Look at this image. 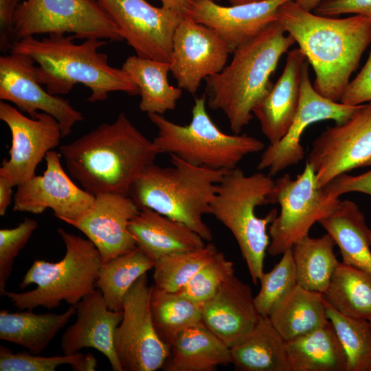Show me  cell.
<instances>
[{"instance_id": "cell-1", "label": "cell", "mask_w": 371, "mask_h": 371, "mask_svg": "<svg viewBox=\"0 0 371 371\" xmlns=\"http://www.w3.org/2000/svg\"><path fill=\"white\" fill-rule=\"evenodd\" d=\"M304 54L315 74L314 89L340 102L350 76L371 43V21L355 14L346 18L322 16L295 0L280 6L278 20Z\"/></svg>"}, {"instance_id": "cell-2", "label": "cell", "mask_w": 371, "mask_h": 371, "mask_svg": "<svg viewBox=\"0 0 371 371\" xmlns=\"http://www.w3.org/2000/svg\"><path fill=\"white\" fill-rule=\"evenodd\" d=\"M59 150L71 177L94 196H128L137 177L160 154L124 112L113 122L100 124Z\"/></svg>"}, {"instance_id": "cell-3", "label": "cell", "mask_w": 371, "mask_h": 371, "mask_svg": "<svg viewBox=\"0 0 371 371\" xmlns=\"http://www.w3.org/2000/svg\"><path fill=\"white\" fill-rule=\"evenodd\" d=\"M75 39L66 34H49L41 40L30 36L14 42L9 52L25 54L38 63L37 80L54 95L69 93L78 83L91 90L90 102L104 101L111 92L139 94L122 69L111 67L107 55L99 52L106 41L88 38L76 44Z\"/></svg>"}, {"instance_id": "cell-4", "label": "cell", "mask_w": 371, "mask_h": 371, "mask_svg": "<svg viewBox=\"0 0 371 371\" xmlns=\"http://www.w3.org/2000/svg\"><path fill=\"white\" fill-rule=\"evenodd\" d=\"M295 43L276 21L238 47L229 64L205 79L208 106L225 115L234 133L249 124L254 107L272 87L270 77L281 56Z\"/></svg>"}, {"instance_id": "cell-5", "label": "cell", "mask_w": 371, "mask_h": 371, "mask_svg": "<svg viewBox=\"0 0 371 371\" xmlns=\"http://www.w3.org/2000/svg\"><path fill=\"white\" fill-rule=\"evenodd\" d=\"M172 166L153 164L144 169L128 192L139 208L148 207L183 223L205 241L213 238L203 216L210 214L218 184L229 170L192 165L170 155Z\"/></svg>"}, {"instance_id": "cell-6", "label": "cell", "mask_w": 371, "mask_h": 371, "mask_svg": "<svg viewBox=\"0 0 371 371\" xmlns=\"http://www.w3.org/2000/svg\"><path fill=\"white\" fill-rule=\"evenodd\" d=\"M273 184L269 175H247L236 167L224 175L210 207V214L235 238L255 284L264 273V260L270 243L267 227L278 215L277 210L272 209L260 218L256 208L269 204Z\"/></svg>"}, {"instance_id": "cell-7", "label": "cell", "mask_w": 371, "mask_h": 371, "mask_svg": "<svg viewBox=\"0 0 371 371\" xmlns=\"http://www.w3.org/2000/svg\"><path fill=\"white\" fill-rule=\"evenodd\" d=\"M66 248L60 261L50 262L35 260L20 283L21 289L35 284L31 291L17 293L5 291L12 304L20 310L38 306L52 309L65 301L77 305L85 296L96 290V282L102 265L101 256L89 239L58 228Z\"/></svg>"}, {"instance_id": "cell-8", "label": "cell", "mask_w": 371, "mask_h": 371, "mask_svg": "<svg viewBox=\"0 0 371 371\" xmlns=\"http://www.w3.org/2000/svg\"><path fill=\"white\" fill-rule=\"evenodd\" d=\"M205 95L194 99L191 122L174 123L163 115L147 114L157 127L153 142L160 153L174 155L194 166L231 170L250 154L263 150L265 144L247 134L229 135L221 131L206 109Z\"/></svg>"}, {"instance_id": "cell-9", "label": "cell", "mask_w": 371, "mask_h": 371, "mask_svg": "<svg viewBox=\"0 0 371 371\" xmlns=\"http://www.w3.org/2000/svg\"><path fill=\"white\" fill-rule=\"evenodd\" d=\"M269 201L280 206V214L269 227L267 249L270 255L278 256L308 236L311 227L328 215L339 199L319 186L313 168L306 161L295 179L285 174L274 181Z\"/></svg>"}, {"instance_id": "cell-10", "label": "cell", "mask_w": 371, "mask_h": 371, "mask_svg": "<svg viewBox=\"0 0 371 371\" xmlns=\"http://www.w3.org/2000/svg\"><path fill=\"white\" fill-rule=\"evenodd\" d=\"M14 43L39 34H73L76 39L124 38L97 0H26L13 19Z\"/></svg>"}, {"instance_id": "cell-11", "label": "cell", "mask_w": 371, "mask_h": 371, "mask_svg": "<svg viewBox=\"0 0 371 371\" xmlns=\"http://www.w3.org/2000/svg\"><path fill=\"white\" fill-rule=\"evenodd\" d=\"M152 286L147 275L139 278L126 293L123 317L115 333V348L123 371L162 368L170 346L157 335L150 306Z\"/></svg>"}, {"instance_id": "cell-12", "label": "cell", "mask_w": 371, "mask_h": 371, "mask_svg": "<svg viewBox=\"0 0 371 371\" xmlns=\"http://www.w3.org/2000/svg\"><path fill=\"white\" fill-rule=\"evenodd\" d=\"M307 161L325 187L337 176L371 165V102L344 123L327 127L312 143Z\"/></svg>"}, {"instance_id": "cell-13", "label": "cell", "mask_w": 371, "mask_h": 371, "mask_svg": "<svg viewBox=\"0 0 371 371\" xmlns=\"http://www.w3.org/2000/svg\"><path fill=\"white\" fill-rule=\"evenodd\" d=\"M136 55L170 62L175 32L184 16L146 0H97Z\"/></svg>"}, {"instance_id": "cell-14", "label": "cell", "mask_w": 371, "mask_h": 371, "mask_svg": "<svg viewBox=\"0 0 371 371\" xmlns=\"http://www.w3.org/2000/svg\"><path fill=\"white\" fill-rule=\"evenodd\" d=\"M0 119L12 135L10 159H3L0 177L13 187L34 176L39 163L49 150L58 146L63 138L61 127L52 115L38 112L27 117L18 109L1 101Z\"/></svg>"}, {"instance_id": "cell-15", "label": "cell", "mask_w": 371, "mask_h": 371, "mask_svg": "<svg viewBox=\"0 0 371 371\" xmlns=\"http://www.w3.org/2000/svg\"><path fill=\"white\" fill-rule=\"evenodd\" d=\"M308 66L306 60L302 74L300 103L290 128L280 140L269 144L263 150L257 165L258 170H267L271 177L299 164L304 159L305 152L301 138L308 126L328 120L337 124H342L361 105L344 104L319 94L311 84Z\"/></svg>"}, {"instance_id": "cell-16", "label": "cell", "mask_w": 371, "mask_h": 371, "mask_svg": "<svg viewBox=\"0 0 371 371\" xmlns=\"http://www.w3.org/2000/svg\"><path fill=\"white\" fill-rule=\"evenodd\" d=\"M61 155L49 150L46 169L17 186L13 210L42 214L51 209L58 219L69 223L80 218L93 203L95 196L79 188L62 167Z\"/></svg>"}, {"instance_id": "cell-17", "label": "cell", "mask_w": 371, "mask_h": 371, "mask_svg": "<svg viewBox=\"0 0 371 371\" xmlns=\"http://www.w3.org/2000/svg\"><path fill=\"white\" fill-rule=\"evenodd\" d=\"M34 63L32 58L23 54L8 52L0 56V99L13 103L30 117H34L39 111L52 115L60 125L62 137H67L84 117L68 100L52 95L42 87Z\"/></svg>"}, {"instance_id": "cell-18", "label": "cell", "mask_w": 371, "mask_h": 371, "mask_svg": "<svg viewBox=\"0 0 371 371\" xmlns=\"http://www.w3.org/2000/svg\"><path fill=\"white\" fill-rule=\"evenodd\" d=\"M229 49L210 27L184 16L174 34L170 69L177 87L195 94L203 79L226 65Z\"/></svg>"}, {"instance_id": "cell-19", "label": "cell", "mask_w": 371, "mask_h": 371, "mask_svg": "<svg viewBox=\"0 0 371 371\" xmlns=\"http://www.w3.org/2000/svg\"><path fill=\"white\" fill-rule=\"evenodd\" d=\"M139 208L127 195L101 193L78 219L68 224L82 232L97 247L102 264L137 247L128 224Z\"/></svg>"}, {"instance_id": "cell-20", "label": "cell", "mask_w": 371, "mask_h": 371, "mask_svg": "<svg viewBox=\"0 0 371 371\" xmlns=\"http://www.w3.org/2000/svg\"><path fill=\"white\" fill-rule=\"evenodd\" d=\"M294 0H266L223 6L211 0H195L186 16L213 30L230 54L278 20L279 8Z\"/></svg>"}, {"instance_id": "cell-21", "label": "cell", "mask_w": 371, "mask_h": 371, "mask_svg": "<svg viewBox=\"0 0 371 371\" xmlns=\"http://www.w3.org/2000/svg\"><path fill=\"white\" fill-rule=\"evenodd\" d=\"M201 308L204 326L230 348L249 335L260 317L251 287L235 274Z\"/></svg>"}, {"instance_id": "cell-22", "label": "cell", "mask_w": 371, "mask_h": 371, "mask_svg": "<svg viewBox=\"0 0 371 371\" xmlns=\"http://www.w3.org/2000/svg\"><path fill=\"white\" fill-rule=\"evenodd\" d=\"M75 306L76 320L61 338L63 355H74L84 348H93L108 359L113 370L123 371L115 348V333L122 319V311L109 309L98 289Z\"/></svg>"}, {"instance_id": "cell-23", "label": "cell", "mask_w": 371, "mask_h": 371, "mask_svg": "<svg viewBox=\"0 0 371 371\" xmlns=\"http://www.w3.org/2000/svg\"><path fill=\"white\" fill-rule=\"evenodd\" d=\"M306 61L299 47L289 51L281 76L253 110L269 144L280 140L291 126L300 103L302 74Z\"/></svg>"}, {"instance_id": "cell-24", "label": "cell", "mask_w": 371, "mask_h": 371, "mask_svg": "<svg viewBox=\"0 0 371 371\" xmlns=\"http://www.w3.org/2000/svg\"><path fill=\"white\" fill-rule=\"evenodd\" d=\"M128 229L137 247L154 261L167 255L203 247L204 240L188 226L156 211L139 208Z\"/></svg>"}, {"instance_id": "cell-25", "label": "cell", "mask_w": 371, "mask_h": 371, "mask_svg": "<svg viewBox=\"0 0 371 371\" xmlns=\"http://www.w3.org/2000/svg\"><path fill=\"white\" fill-rule=\"evenodd\" d=\"M318 223L333 237L343 262L371 274V228L355 203L339 200Z\"/></svg>"}, {"instance_id": "cell-26", "label": "cell", "mask_w": 371, "mask_h": 371, "mask_svg": "<svg viewBox=\"0 0 371 371\" xmlns=\"http://www.w3.org/2000/svg\"><path fill=\"white\" fill-rule=\"evenodd\" d=\"M232 363L231 349L204 326L188 328L170 345L162 369L166 371H212Z\"/></svg>"}, {"instance_id": "cell-27", "label": "cell", "mask_w": 371, "mask_h": 371, "mask_svg": "<svg viewBox=\"0 0 371 371\" xmlns=\"http://www.w3.org/2000/svg\"><path fill=\"white\" fill-rule=\"evenodd\" d=\"M230 349L237 370L291 371L286 341L269 317L260 316L249 335Z\"/></svg>"}, {"instance_id": "cell-28", "label": "cell", "mask_w": 371, "mask_h": 371, "mask_svg": "<svg viewBox=\"0 0 371 371\" xmlns=\"http://www.w3.org/2000/svg\"><path fill=\"white\" fill-rule=\"evenodd\" d=\"M76 313L75 306H71L60 314H37L31 310L10 313L2 310L0 312V339L39 355Z\"/></svg>"}, {"instance_id": "cell-29", "label": "cell", "mask_w": 371, "mask_h": 371, "mask_svg": "<svg viewBox=\"0 0 371 371\" xmlns=\"http://www.w3.org/2000/svg\"><path fill=\"white\" fill-rule=\"evenodd\" d=\"M291 371H346V357L332 322L286 341Z\"/></svg>"}, {"instance_id": "cell-30", "label": "cell", "mask_w": 371, "mask_h": 371, "mask_svg": "<svg viewBox=\"0 0 371 371\" xmlns=\"http://www.w3.org/2000/svg\"><path fill=\"white\" fill-rule=\"evenodd\" d=\"M122 69L139 89L142 111L164 115L175 109L182 89L169 84V63L134 55L126 59Z\"/></svg>"}, {"instance_id": "cell-31", "label": "cell", "mask_w": 371, "mask_h": 371, "mask_svg": "<svg viewBox=\"0 0 371 371\" xmlns=\"http://www.w3.org/2000/svg\"><path fill=\"white\" fill-rule=\"evenodd\" d=\"M269 318L285 341L314 330L329 320L323 293L299 284L273 308Z\"/></svg>"}, {"instance_id": "cell-32", "label": "cell", "mask_w": 371, "mask_h": 371, "mask_svg": "<svg viewBox=\"0 0 371 371\" xmlns=\"http://www.w3.org/2000/svg\"><path fill=\"white\" fill-rule=\"evenodd\" d=\"M336 246L328 233L317 238L304 237L292 248L297 284L325 293L339 261Z\"/></svg>"}, {"instance_id": "cell-33", "label": "cell", "mask_w": 371, "mask_h": 371, "mask_svg": "<svg viewBox=\"0 0 371 371\" xmlns=\"http://www.w3.org/2000/svg\"><path fill=\"white\" fill-rule=\"evenodd\" d=\"M323 297L343 315L368 319L371 315V274L339 262Z\"/></svg>"}, {"instance_id": "cell-34", "label": "cell", "mask_w": 371, "mask_h": 371, "mask_svg": "<svg viewBox=\"0 0 371 371\" xmlns=\"http://www.w3.org/2000/svg\"><path fill=\"white\" fill-rule=\"evenodd\" d=\"M150 313L156 332L170 346L182 331L203 324L201 304L179 292H170L152 286Z\"/></svg>"}, {"instance_id": "cell-35", "label": "cell", "mask_w": 371, "mask_h": 371, "mask_svg": "<svg viewBox=\"0 0 371 371\" xmlns=\"http://www.w3.org/2000/svg\"><path fill=\"white\" fill-rule=\"evenodd\" d=\"M155 261L138 247L102 264L96 288L109 309L122 311L124 297L135 282L153 269Z\"/></svg>"}, {"instance_id": "cell-36", "label": "cell", "mask_w": 371, "mask_h": 371, "mask_svg": "<svg viewBox=\"0 0 371 371\" xmlns=\"http://www.w3.org/2000/svg\"><path fill=\"white\" fill-rule=\"evenodd\" d=\"M324 303L327 317L334 326L346 357V371H371L369 321L343 315L325 300Z\"/></svg>"}, {"instance_id": "cell-37", "label": "cell", "mask_w": 371, "mask_h": 371, "mask_svg": "<svg viewBox=\"0 0 371 371\" xmlns=\"http://www.w3.org/2000/svg\"><path fill=\"white\" fill-rule=\"evenodd\" d=\"M218 252L216 246L209 242L201 248L169 254L155 260L154 285L166 291L179 292Z\"/></svg>"}, {"instance_id": "cell-38", "label": "cell", "mask_w": 371, "mask_h": 371, "mask_svg": "<svg viewBox=\"0 0 371 371\" xmlns=\"http://www.w3.org/2000/svg\"><path fill=\"white\" fill-rule=\"evenodd\" d=\"M259 282L260 289L254 302L260 316L269 317L273 308L297 284L292 249L282 254L280 260Z\"/></svg>"}, {"instance_id": "cell-39", "label": "cell", "mask_w": 371, "mask_h": 371, "mask_svg": "<svg viewBox=\"0 0 371 371\" xmlns=\"http://www.w3.org/2000/svg\"><path fill=\"white\" fill-rule=\"evenodd\" d=\"M235 274L234 263L223 252L201 267L179 291L190 300L201 304L213 297L221 285Z\"/></svg>"}, {"instance_id": "cell-40", "label": "cell", "mask_w": 371, "mask_h": 371, "mask_svg": "<svg viewBox=\"0 0 371 371\" xmlns=\"http://www.w3.org/2000/svg\"><path fill=\"white\" fill-rule=\"evenodd\" d=\"M38 223L25 218L16 227L0 230V295L4 296L5 284L11 274L13 263L19 251L25 247Z\"/></svg>"}, {"instance_id": "cell-41", "label": "cell", "mask_w": 371, "mask_h": 371, "mask_svg": "<svg viewBox=\"0 0 371 371\" xmlns=\"http://www.w3.org/2000/svg\"><path fill=\"white\" fill-rule=\"evenodd\" d=\"M82 354L63 356L42 357L27 352H13L0 346L1 371H54L61 365L76 364Z\"/></svg>"}, {"instance_id": "cell-42", "label": "cell", "mask_w": 371, "mask_h": 371, "mask_svg": "<svg viewBox=\"0 0 371 371\" xmlns=\"http://www.w3.org/2000/svg\"><path fill=\"white\" fill-rule=\"evenodd\" d=\"M371 102V43L365 65L345 89L340 102L357 106Z\"/></svg>"}, {"instance_id": "cell-43", "label": "cell", "mask_w": 371, "mask_h": 371, "mask_svg": "<svg viewBox=\"0 0 371 371\" xmlns=\"http://www.w3.org/2000/svg\"><path fill=\"white\" fill-rule=\"evenodd\" d=\"M313 12L335 17L344 14H354L371 21V0H323Z\"/></svg>"}, {"instance_id": "cell-44", "label": "cell", "mask_w": 371, "mask_h": 371, "mask_svg": "<svg viewBox=\"0 0 371 371\" xmlns=\"http://www.w3.org/2000/svg\"><path fill=\"white\" fill-rule=\"evenodd\" d=\"M325 188L337 197L349 192H361L371 196V170L358 175L341 174L330 181Z\"/></svg>"}, {"instance_id": "cell-45", "label": "cell", "mask_w": 371, "mask_h": 371, "mask_svg": "<svg viewBox=\"0 0 371 371\" xmlns=\"http://www.w3.org/2000/svg\"><path fill=\"white\" fill-rule=\"evenodd\" d=\"M20 0H0V48L10 52L13 38V19Z\"/></svg>"}, {"instance_id": "cell-46", "label": "cell", "mask_w": 371, "mask_h": 371, "mask_svg": "<svg viewBox=\"0 0 371 371\" xmlns=\"http://www.w3.org/2000/svg\"><path fill=\"white\" fill-rule=\"evenodd\" d=\"M12 186L5 179L0 177V215L4 216L11 203Z\"/></svg>"}, {"instance_id": "cell-47", "label": "cell", "mask_w": 371, "mask_h": 371, "mask_svg": "<svg viewBox=\"0 0 371 371\" xmlns=\"http://www.w3.org/2000/svg\"><path fill=\"white\" fill-rule=\"evenodd\" d=\"M162 6L186 16L195 0H159Z\"/></svg>"}, {"instance_id": "cell-48", "label": "cell", "mask_w": 371, "mask_h": 371, "mask_svg": "<svg viewBox=\"0 0 371 371\" xmlns=\"http://www.w3.org/2000/svg\"><path fill=\"white\" fill-rule=\"evenodd\" d=\"M71 368L74 371H94L97 369V359L91 353L82 355L78 361Z\"/></svg>"}, {"instance_id": "cell-49", "label": "cell", "mask_w": 371, "mask_h": 371, "mask_svg": "<svg viewBox=\"0 0 371 371\" xmlns=\"http://www.w3.org/2000/svg\"><path fill=\"white\" fill-rule=\"evenodd\" d=\"M323 0H295L302 8L313 11Z\"/></svg>"}, {"instance_id": "cell-50", "label": "cell", "mask_w": 371, "mask_h": 371, "mask_svg": "<svg viewBox=\"0 0 371 371\" xmlns=\"http://www.w3.org/2000/svg\"><path fill=\"white\" fill-rule=\"evenodd\" d=\"M229 3L230 5H238L249 3L260 2L266 0H226Z\"/></svg>"}, {"instance_id": "cell-51", "label": "cell", "mask_w": 371, "mask_h": 371, "mask_svg": "<svg viewBox=\"0 0 371 371\" xmlns=\"http://www.w3.org/2000/svg\"><path fill=\"white\" fill-rule=\"evenodd\" d=\"M368 320L369 321L370 325H371V315L368 317Z\"/></svg>"}, {"instance_id": "cell-52", "label": "cell", "mask_w": 371, "mask_h": 371, "mask_svg": "<svg viewBox=\"0 0 371 371\" xmlns=\"http://www.w3.org/2000/svg\"><path fill=\"white\" fill-rule=\"evenodd\" d=\"M211 1H216V2H217V1H222V0H211Z\"/></svg>"}]
</instances>
